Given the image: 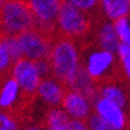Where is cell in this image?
I'll list each match as a JSON object with an SVG mask.
<instances>
[{
    "label": "cell",
    "instance_id": "obj_4",
    "mask_svg": "<svg viewBox=\"0 0 130 130\" xmlns=\"http://www.w3.org/2000/svg\"><path fill=\"white\" fill-rule=\"evenodd\" d=\"M17 39L21 49L22 58L39 61L48 58L54 38L34 27L18 35Z\"/></svg>",
    "mask_w": 130,
    "mask_h": 130
},
{
    "label": "cell",
    "instance_id": "obj_26",
    "mask_svg": "<svg viewBox=\"0 0 130 130\" xmlns=\"http://www.w3.org/2000/svg\"><path fill=\"white\" fill-rule=\"evenodd\" d=\"M21 130H42V129L40 127H36V125H29V127H26Z\"/></svg>",
    "mask_w": 130,
    "mask_h": 130
},
{
    "label": "cell",
    "instance_id": "obj_16",
    "mask_svg": "<svg viewBox=\"0 0 130 130\" xmlns=\"http://www.w3.org/2000/svg\"><path fill=\"white\" fill-rule=\"evenodd\" d=\"M70 122L69 116L61 107H52L45 116V128L52 130H67Z\"/></svg>",
    "mask_w": 130,
    "mask_h": 130
},
{
    "label": "cell",
    "instance_id": "obj_7",
    "mask_svg": "<svg viewBox=\"0 0 130 130\" xmlns=\"http://www.w3.org/2000/svg\"><path fill=\"white\" fill-rule=\"evenodd\" d=\"M115 63V53L102 48H95L87 54L85 60L81 62V66L96 83H103L114 70Z\"/></svg>",
    "mask_w": 130,
    "mask_h": 130
},
{
    "label": "cell",
    "instance_id": "obj_15",
    "mask_svg": "<svg viewBox=\"0 0 130 130\" xmlns=\"http://www.w3.org/2000/svg\"><path fill=\"white\" fill-rule=\"evenodd\" d=\"M97 45H99V48L116 53L120 42H118L111 21L107 20L100 24L97 28Z\"/></svg>",
    "mask_w": 130,
    "mask_h": 130
},
{
    "label": "cell",
    "instance_id": "obj_27",
    "mask_svg": "<svg viewBox=\"0 0 130 130\" xmlns=\"http://www.w3.org/2000/svg\"><path fill=\"white\" fill-rule=\"evenodd\" d=\"M6 3V0H0V8L4 6V4Z\"/></svg>",
    "mask_w": 130,
    "mask_h": 130
},
{
    "label": "cell",
    "instance_id": "obj_22",
    "mask_svg": "<svg viewBox=\"0 0 130 130\" xmlns=\"http://www.w3.org/2000/svg\"><path fill=\"white\" fill-rule=\"evenodd\" d=\"M82 12L90 14L99 7V0H63Z\"/></svg>",
    "mask_w": 130,
    "mask_h": 130
},
{
    "label": "cell",
    "instance_id": "obj_14",
    "mask_svg": "<svg viewBox=\"0 0 130 130\" xmlns=\"http://www.w3.org/2000/svg\"><path fill=\"white\" fill-rule=\"evenodd\" d=\"M97 96L111 101L123 109L127 108L128 103H129L128 94L124 91V89L117 83L111 81H106L103 83H100L99 89H97Z\"/></svg>",
    "mask_w": 130,
    "mask_h": 130
},
{
    "label": "cell",
    "instance_id": "obj_29",
    "mask_svg": "<svg viewBox=\"0 0 130 130\" xmlns=\"http://www.w3.org/2000/svg\"><path fill=\"white\" fill-rule=\"evenodd\" d=\"M125 130H127V129H125Z\"/></svg>",
    "mask_w": 130,
    "mask_h": 130
},
{
    "label": "cell",
    "instance_id": "obj_28",
    "mask_svg": "<svg viewBox=\"0 0 130 130\" xmlns=\"http://www.w3.org/2000/svg\"><path fill=\"white\" fill-rule=\"evenodd\" d=\"M43 130H52V129H47V128H45V129H43Z\"/></svg>",
    "mask_w": 130,
    "mask_h": 130
},
{
    "label": "cell",
    "instance_id": "obj_10",
    "mask_svg": "<svg viewBox=\"0 0 130 130\" xmlns=\"http://www.w3.org/2000/svg\"><path fill=\"white\" fill-rule=\"evenodd\" d=\"M24 100L26 99L17 81L9 74L3 76L0 79V110L13 114L15 109L20 108V103Z\"/></svg>",
    "mask_w": 130,
    "mask_h": 130
},
{
    "label": "cell",
    "instance_id": "obj_8",
    "mask_svg": "<svg viewBox=\"0 0 130 130\" xmlns=\"http://www.w3.org/2000/svg\"><path fill=\"white\" fill-rule=\"evenodd\" d=\"M93 111L106 122L112 130H125L128 116L123 108L103 97L96 96L93 100Z\"/></svg>",
    "mask_w": 130,
    "mask_h": 130
},
{
    "label": "cell",
    "instance_id": "obj_12",
    "mask_svg": "<svg viewBox=\"0 0 130 130\" xmlns=\"http://www.w3.org/2000/svg\"><path fill=\"white\" fill-rule=\"evenodd\" d=\"M67 89H73L86 95L91 101L97 96V83L88 75L86 70L82 68V66L79 68V70L73 75V77L66 83Z\"/></svg>",
    "mask_w": 130,
    "mask_h": 130
},
{
    "label": "cell",
    "instance_id": "obj_24",
    "mask_svg": "<svg viewBox=\"0 0 130 130\" xmlns=\"http://www.w3.org/2000/svg\"><path fill=\"white\" fill-rule=\"evenodd\" d=\"M35 64L38 67V70H39L40 75L42 77L51 75V66H49L48 59H42V60L35 61Z\"/></svg>",
    "mask_w": 130,
    "mask_h": 130
},
{
    "label": "cell",
    "instance_id": "obj_13",
    "mask_svg": "<svg viewBox=\"0 0 130 130\" xmlns=\"http://www.w3.org/2000/svg\"><path fill=\"white\" fill-rule=\"evenodd\" d=\"M99 7L103 17L111 22L130 15V0H99Z\"/></svg>",
    "mask_w": 130,
    "mask_h": 130
},
{
    "label": "cell",
    "instance_id": "obj_11",
    "mask_svg": "<svg viewBox=\"0 0 130 130\" xmlns=\"http://www.w3.org/2000/svg\"><path fill=\"white\" fill-rule=\"evenodd\" d=\"M66 90L67 87L64 83L49 75L41 79L36 90V96L51 108L60 107Z\"/></svg>",
    "mask_w": 130,
    "mask_h": 130
},
{
    "label": "cell",
    "instance_id": "obj_25",
    "mask_svg": "<svg viewBox=\"0 0 130 130\" xmlns=\"http://www.w3.org/2000/svg\"><path fill=\"white\" fill-rule=\"evenodd\" d=\"M67 130H89V127L83 120H70Z\"/></svg>",
    "mask_w": 130,
    "mask_h": 130
},
{
    "label": "cell",
    "instance_id": "obj_19",
    "mask_svg": "<svg viewBox=\"0 0 130 130\" xmlns=\"http://www.w3.org/2000/svg\"><path fill=\"white\" fill-rule=\"evenodd\" d=\"M0 130H21L18 117L12 112L0 110Z\"/></svg>",
    "mask_w": 130,
    "mask_h": 130
},
{
    "label": "cell",
    "instance_id": "obj_6",
    "mask_svg": "<svg viewBox=\"0 0 130 130\" xmlns=\"http://www.w3.org/2000/svg\"><path fill=\"white\" fill-rule=\"evenodd\" d=\"M9 75L17 81L22 95L27 101L36 95V90L42 76L38 70L35 61L25 58L14 61L9 69Z\"/></svg>",
    "mask_w": 130,
    "mask_h": 130
},
{
    "label": "cell",
    "instance_id": "obj_5",
    "mask_svg": "<svg viewBox=\"0 0 130 130\" xmlns=\"http://www.w3.org/2000/svg\"><path fill=\"white\" fill-rule=\"evenodd\" d=\"M35 20V27L49 36L55 34V22L63 0H25Z\"/></svg>",
    "mask_w": 130,
    "mask_h": 130
},
{
    "label": "cell",
    "instance_id": "obj_17",
    "mask_svg": "<svg viewBox=\"0 0 130 130\" xmlns=\"http://www.w3.org/2000/svg\"><path fill=\"white\" fill-rule=\"evenodd\" d=\"M114 29L118 42L122 45L130 46V20L129 18H122L112 22Z\"/></svg>",
    "mask_w": 130,
    "mask_h": 130
},
{
    "label": "cell",
    "instance_id": "obj_18",
    "mask_svg": "<svg viewBox=\"0 0 130 130\" xmlns=\"http://www.w3.org/2000/svg\"><path fill=\"white\" fill-rule=\"evenodd\" d=\"M115 54L118 59L124 76L130 81V46L120 43Z\"/></svg>",
    "mask_w": 130,
    "mask_h": 130
},
{
    "label": "cell",
    "instance_id": "obj_2",
    "mask_svg": "<svg viewBox=\"0 0 130 130\" xmlns=\"http://www.w3.org/2000/svg\"><path fill=\"white\" fill-rule=\"evenodd\" d=\"M35 27V20L25 0H6L0 8V32L3 36H18Z\"/></svg>",
    "mask_w": 130,
    "mask_h": 130
},
{
    "label": "cell",
    "instance_id": "obj_21",
    "mask_svg": "<svg viewBox=\"0 0 130 130\" xmlns=\"http://www.w3.org/2000/svg\"><path fill=\"white\" fill-rule=\"evenodd\" d=\"M3 39H4V42H5L6 47H7L9 56L12 58L13 62L19 60V59H21L22 58L21 49H20V46H19L17 36H3Z\"/></svg>",
    "mask_w": 130,
    "mask_h": 130
},
{
    "label": "cell",
    "instance_id": "obj_3",
    "mask_svg": "<svg viewBox=\"0 0 130 130\" xmlns=\"http://www.w3.org/2000/svg\"><path fill=\"white\" fill-rule=\"evenodd\" d=\"M89 14L82 12L73 5L63 1L55 22V33L72 40L85 38L90 30Z\"/></svg>",
    "mask_w": 130,
    "mask_h": 130
},
{
    "label": "cell",
    "instance_id": "obj_1",
    "mask_svg": "<svg viewBox=\"0 0 130 130\" xmlns=\"http://www.w3.org/2000/svg\"><path fill=\"white\" fill-rule=\"evenodd\" d=\"M51 75L66 85L81 67L80 47L75 40L59 36L53 39L48 55Z\"/></svg>",
    "mask_w": 130,
    "mask_h": 130
},
{
    "label": "cell",
    "instance_id": "obj_23",
    "mask_svg": "<svg viewBox=\"0 0 130 130\" xmlns=\"http://www.w3.org/2000/svg\"><path fill=\"white\" fill-rule=\"evenodd\" d=\"M86 122H87L88 127H89V130H112L106 122L101 120L94 112L86 120Z\"/></svg>",
    "mask_w": 130,
    "mask_h": 130
},
{
    "label": "cell",
    "instance_id": "obj_9",
    "mask_svg": "<svg viewBox=\"0 0 130 130\" xmlns=\"http://www.w3.org/2000/svg\"><path fill=\"white\" fill-rule=\"evenodd\" d=\"M60 107L70 120L86 121L93 114V101L88 96L73 89L66 90Z\"/></svg>",
    "mask_w": 130,
    "mask_h": 130
},
{
    "label": "cell",
    "instance_id": "obj_20",
    "mask_svg": "<svg viewBox=\"0 0 130 130\" xmlns=\"http://www.w3.org/2000/svg\"><path fill=\"white\" fill-rule=\"evenodd\" d=\"M13 64V60L9 56L7 47L4 42V39H0V77L9 74V69Z\"/></svg>",
    "mask_w": 130,
    "mask_h": 130
}]
</instances>
